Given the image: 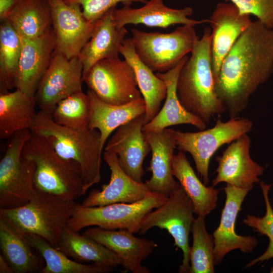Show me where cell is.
I'll return each instance as SVG.
<instances>
[{
    "instance_id": "obj_38",
    "label": "cell",
    "mask_w": 273,
    "mask_h": 273,
    "mask_svg": "<svg viewBox=\"0 0 273 273\" xmlns=\"http://www.w3.org/2000/svg\"><path fill=\"white\" fill-rule=\"evenodd\" d=\"M241 14L253 15L269 28H273V0H230Z\"/></svg>"
},
{
    "instance_id": "obj_13",
    "label": "cell",
    "mask_w": 273,
    "mask_h": 273,
    "mask_svg": "<svg viewBox=\"0 0 273 273\" xmlns=\"http://www.w3.org/2000/svg\"><path fill=\"white\" fill-rule=\"evenodd\" d=\"M48 1L52 12V27L56 39V50L69 59L78 57L90 37L96 22H88L81 6L76 3Z\"/></svg>"
},
{
    "instance_id": "obj_34",
    "label": "cell",
    "mask_w": 273,
    "mask_h": 273,
    "mask_svg": "<svg viewBox=\"0 0 273 273\" xmlns=\"http://www.w3.org/2000/svg\"><path fill=\"white\" fill-rule=\"evenodd\" d=\"M56 123L77 131L88 129L91 105L87 94L77 92L60 101L52 113Z\"/></svg>"
},
{
    "instance_id": "obj_40",
    "label": "cell",
    "mask_w": 273,
    "mask_h": 273,
    "mask_svg": "<svg viewBox=\"0 0 273 273\" xmlns=\"http://www.w3.org/2000/svg\"><path fill=\"white\" fill-rule=\"evenodd\" d=\"M14 271L5 259V258L0 255V273H14Z\"/></svg>"
},
{
    "instance_id": "obj_16",
    "label": "cell",
    "mask_w": 273,
    "mask_h": 273,
    "mask_svg": "<svg viewBox=\"0 0 273 273\" xmlns=\"http://www.w3.org/2000/svg\"><path fill=\"white\" fill-rule=\"evenodd\" d=\"M144 115L120 126L109 139L105 151L115 154L122 169L132 179L143 182V164L151 151L143 131Z\"/></svg>"
},
{
    "instance_id": "obj_7",
    "label": "cell",
    "mask_w": 273,
    "mask_h": 273,
    "mask_svg": "<svg viewBox=\"0 0 273 273\" xmlns=\"http://www.w3.org/2000/svg\"><path fill=\"white\" fill-rule=\"evenodd\" d=\"M194 27L182 25L167 33L132 28L131 39L140 59L153 72L164 73L191 53L199 39Z\"/></svg>"
},
{
    "instance_id": "obj_27",
    "label": "cell",
    "mask_w": 273,
    "mask_h": 273,
    "mask_svg": "<svg viewBox=\"0 0 273 273\" xmlns=\"http://www.w3.org/2000/svg\"><path fill=\"white\" fill-rule=\"evenodd\" d=\"M120 54L132 67L138 87L146 104L144 125L153 119L160 110L165 99L167 88L165 82L139 58L131 38H125L119 49Z\"/></svg>"
},
{
    "instance_id": "obj_6",
    "label": "cell",
    "mask_w": 273,
    "mask_h": 273,
    "mask_svg": "<svg viewBox=\"0 0 273 273\" xmlns=\"http://www.w3.org/2000/svg\"><path fill=\"white\" fill-rule=\"evenodd\" d=\"M168 197L152 192L143 199L131 203H118L101 206L83 207L77 203L67 227L79 232L86 227L95 226L113 230H126L139 233L145 216L163 204Z\"/></svg>"
},
{
    "instance_id": "obj_2",
    "label": "cell",
    "mask_w": 273,
    "mask_h": 273,
    "mask_svg": "<svg viewBox=\"0 0 273 273\" xmlns=\"http://www.w3.org/2000/svg\"><path fill=\"white\" fill-rule=\"evenodd\" d=\"M211 40V29L206 27L181 68L176 82L181 105L207 125L214 116L226 112L215 90Z\"/></svg>"
},
{
    "instance_id": "obj_24",
    "label": "cell",
    "mask_w": 273,
    "mask_h": 273,
    "mask_svg": "<svg viewBox=\"0 0 273 273\" xmlns=\"http://www.w3.org/2000/svg\"><path fill=\"white\" fill-rule=\"evenodd\" d=\"M114 8L96 21L90 37L78 56L83 66V74L98 62L118 56L128 31L125 27L119 28L115 25L113 17Z\"/></svg>"
},
{
    "instance_id": "obj_29",
    "label": "cell",
    "mask_w": 273,
    "mask_h": 273,
    "mask_svg": "<svg viewBox=\"0 0 273 273\" xmlns=\"http://www.w3.org/2000/svg\"><path fill=\"white\" fill-rule=\"evenodd\" d=\"M172 174L191 199L194 213L206 216L215 209L219 190L213 186L207 187L199 179L185 152L179 151L174 155Z\"/></svg>"
},
{
    "instance_id": "obj_9",
    "label": "cell",
    "mask_w": 273,
    "mask_h": 273,
    "mask_svg": "<svg viewBox=\"0 0 273 273\" xmlns=\"http://www.w3.org/2000/svg\"><path fill=\"white\" fill-rule=\"evenodd\" d=\"M252 127V122L244 117L230 118L226 122L218 119L208 129L194 132L174 130V133L177 149L191 154L202 182L207 186L209 166L213 154L221 146L250 131Z\"/></svg>"
},
{
    "instance_id": "obj_30",
    "label": "cell",
    "mask_w": 273,
    "mask_h": 273,
    "mask_svg": "<svg viewBox=\"0 0 273 273\" xmlns=\"http://www.w3.org/2000/svg\"><path fill=\"white\" fill-rule=\"evenodd\" d=\"M35 97L16 89L0 93V138L6 139L21 130L30 129L37 113Z\"/></svg>"
},
{
    "instance_id": "obj_5",
    "label": "cell",
    "mask_w": 273,
    "mask_h": 273,
    "mask_svg": "<svg viewBox=\"0 0 273 273\" xmlns=\"http://www.w3.org/2000/svg\"><path fill=\"white\" fill-rule=\"evenodd\" d=\"M77 203L65 201L35 189L29 201L20 207L0 208V217L25 235H38L56 248Z\"/></svg>"
},
{
    "instance_id": "obj_11",
    "label": "cell",
    "mask_w": 273,
    "mask_h": 273,
    "mask_svg": "<svg viewBox=\"0 0 273 273\" xmlns=\"http://www.w3.org/2000/svg\"><path fill=\"white\" fill-rule=\"evenodd\" d=\"M84 82L102 101L124 105L142 98L133 68L119 56L103 59L83 74Z\"/></svg>"
},
{
    "instance_id": "obj_10",
    "label": "cell",
    "mask_w": 273,
    "mask_h": 273,
    "mask_svg": "<svg viewBox=\"0 0 273 273\" xmlns=\"http://www.w3.org/2000/svg\"><path fill=\"white\" fill-rule=\"evenodd\" d=\"M194 213L192 202L180 186L170 193L164 204L145 216L138 233L145 234L153 227L166 230L173 238L174 245L183 253L178 270L180 273H189V235L194 219Z\"/></svg>"
},
{
    "instance_id": "obj_22",
    "label": "cell",
    "mask_w": 273,
    "mask_h": 273,
    "mask_svg": "<svg viewBox=\"0 0 273 273\" xmlns=\"http://www.w3.org/2000/svg\"><path fill=\"white\" fill-rule=\"evenodd\" d=\"M152 152L150 166L147 170L152 172L151 178L145 184L152 192L168 196L180 185L172 174V159L176 147L174 129L144 132Z\"/></svg>"
},
{
    "instance_id": "obj_20",
    "label": "cell",
    "mask_w": 273,
    "mask_h": 273,
    "mask_svg": "<svg viewBox=\"0 0 273 273\" xmlns=\"http://www.w3.org/2000/svg\"><path fill=\"white\" fill-rule=\"evenodd\" d=\"M103 158L110 169V181L103 185L101 190L90 191L81 206L96 207L118 203H134L152 193L145 183L134 180L122 169L115 154L105 151Z\"/></svg>"
},
{
    "instance_id": "obj_31",
    "label": "cell",
    "mask_w": 273,
    "mask_h": 273,
    "mask_svg": "<svg viewBox=\"0 0 273 273\" xmlns=\"http://www.w3.org/2000/svg\"><path fill=\"white\" fill-rule=\"evenodd\" d=\"M7 20L21 38L38 37L52 27V12L49 2L22 0Z\"/></svg>"
},
{
    "instance_id": "obj_18",
    "label": "cell",
    "mask_w": 273,
    "mask_h": 273,
    "mask_svg": "<svg viewBox=\"0 0 273 273\" xmlns=\"http://www.w3.org/2000/svg\"><path fill=\"white\" fill-rule=\"evenodd\" d=\"M21 42L16 88L35 97L39 82L56 50V36L51 27L38 37L21 38Z\"/></svg>"
},
{
    "instance_id": "obj_37",
    "label": "cell",
    "mask_w": 273,
    "mask_h": 273,
    "mask_svg": "<svg viewBox=\"0 0 273 273\" xmlns=\"http://www.w3.org/2000/svg\"><path fill=\"white\" fill-rule=\"evenodd\" d=\"M79 4L85 19L90 23H95L105 13L115 8L118 3L124 6H130L133 3L146 4L147 0H66Z\"/></svg>"
},
{
    "instance_id": "obj_32",
    "label": "cell",
    "mask_w": 273,
    "mask_h": 273,
    "mask_svg": "<svg viewBox=\"0 0 273 273\" xmlns=\"http://www.w3.org/2000/svg\"><path fill=\"white\" fill-rule=\"evenodd\" d=\"M21 38L11 23L6 20L0 25V92H8L16 87L21 54Z\"/></svg>"
},
{
    "instance_id": "obj_33",
    "label": "cell",
    "mask_w": 273,
    "mask_h": 273,
    "mask_svg": "<svg viewBox=\"0 0 273 273\" xmlns=\"http://www.w3.org/2000/svg\"><path fill=\"white\" fill-rule=\"evenodd\" d=\"M25 236L45 261L41 273H106L114 270L94 263L85 264L78 262L38 235L28 234Z\"/></svg>"
},
{
    "instance_id": "obj_1",
    "label": "cell",
    "mask_w": 273,
    "mask_h": 273,
    "mask_svg": "<svg viewBox=\"0 0 273 273\" xmlns=\"http://www.w3.org/2000/svg\"><path fill=\"white\" fill-rule=\"evenodd\" d=\"M273 74V28L252 21L224 58L214 81L230 118L247 108L252 95Z\"/></svg>"
},
{
    "instance_id": "obj_26",
    "label": "cell",
    "mask_w": 273,
    "mask_h": 273,
    "mask_svg": "<svg viewBox=\"0 0 273 273\" xmlns=\"http://www.w3.org/2000/svg\"><path fill=\"white\" fill-rule=\"evenodd\" d=\"M87 94L91 105L88 128L96 129L100 131L103 148L107 139L114 130L145 114L146 104L143 97L126 104L115 105L102 101L89 89Z\"/></svg>"
},
{
    "instance_id": "obj_36",
    "label": "cell",
    "mask_w": 273,
    "mask_h": 273,
    "mask_svg": "<svg viewBox=\"0 0 273 273\" xmlns=\"http://www.w3.org/2000/svg\"><path fill=\"white\" fill-rule=\"evenodd\" d=\"M260 186L265 204V213L262 217L247 215L243 222L260 235L267 236L269 239V245L260 256L251 260L246 265L247 267L273 258V209L268 196L271 185L261 181Z\"/></svg>"
},
{
    "instance_id": "obj_39",
    "label": "cell",
    "mask_w": 273,
    "mask_h": 273,
    "mask_svg": "<svg viewBox=\"0 0 273 273\" xmlns=\"http://www.w3.org/2000/svg\"><path fill=\"white\" fill-rule=\"evenodd\" d=\"M22 0H0V20H7Z\"/></svg>"
},
{
    "instance_id": "obj_17",
    "label": "cell",
    "mask_w": 273,
    "mask_h": 273,
    "mask_svg": "<svg viewBox=\"0 0 273 273\" xmlns=\"http://www.w3.org/2000/svg\"><path fill=\"white\" fill-rule=\"evenodd\" d=\"M249 14H241L233 3L217 4L210 17L211 56L214 81L222 64L236 40L252 21Z\"/></svg>"
},
{
    "instance_id": "obj_28",
    "label": "cell",
    "mask_w": 273,
    "mask_h": 273,
    "mask_svg": "<svg viewBox=\"0 0 273 273\" xmlns=\"http://www.w3.org/2000/svg\"><path fill=\"white\" fill-rule=\"evenodd\" d=\"M56 248L80 263L91 261L113 269L122 263L114 252L100 243L67 226L63 230Z\"/></svg>"
},
{
    "instance_id": "obj_14",
    "label": "cell",
    "mask_w": 273,
    "mask_h": 273,
    "mask_svg": "<svg viewBox=\"0 0 273 273\" xmlns=\"http://www.w3.org/2000/svg\"><path fill=\"white\" fill-rule=\"evenodd\" d=\"M252 188H240L229 184L224 188L226 199L220 223L213 232L214 262L220 264L230 252L239 249L244 253L252 252L258 243L254 236H241L235 231L236 221L242 204Z\"/></svg>"
},
{
    "instance_id": "obj_25",
    "label": "cell",
    "mask_w": 273,
    "mask_h": 273,
    "mask_svg": "<svg viewBox=\"0 0 273 273\" xmlns=\"http://www.w3.org/2000/svg\"><path fill=\"white\" fill-rule=\"evenodd\" d=\"M1 255L15 273L40 272L45 261L25 235L0 217Z\"/></svg>"
},
{
    "instance_id": "obj_19",
    "label": "cell",
    "mask_w": 273,
    "mask_h": 273,
    "mask_svg": "<svg viewBox=\"0 0 273 273\" xmlns=\"http://www.w3.org/2000/svg\"><path fill=\"white\" fill-rule=\"evenodd\" d=\"M124 229L106 230L96 226L86 230L84 235L100 243L114 252L122 261L123 272L149 273L142 264L157 247L151 239L135 237Z\"/></svg>"
},
{
    "instance_id": "obj_35",
    "label": "cell",
    "mask_w": 273,
    "mask_h": 273,
    "mask_svg": "<svg viewBox=\"0 0 273 273\" xmlns=\"http://www.w3.org/2000/svg\"><path fill=\"white\" fill-rule=\"evenodd\" d=\"M205 216L194 219L191 232L193 244L190 253L189 273H214V240L206 230Z\"/></svg>"
},
{
    "instance_id": "obj_4",
    "label": "cell",
    "mask_w": 273,
    "mask_h": 273,
    "mask_svg": "<svg viewBox=\"0 0 273 273\" xmlns=\"http://www.w3.org/2000/svg\"><path fill=\"white\" fill-rule=\"evenodd\" d=\"M22 156L35 164V189L65 201H74L85 194L79 164L62 158L44 137L31 132Z\"/></svg>"
},
{
    "instance_id": "obj_15",
    "label": "cell",
    "mask_w": 273,
    "mask_h": 273,
    "mask_svg": "<svg viewBox=\"0 0 273 273\" xmlns=\"http://www.w3.org/2000/svg\"><path fill=\"white\" fill-rule=\"evenodd\" d=\"M250 147V138L245 133L232 142L221 156L216 157L217 174L212 186L225 183L240 188H253L260 181L259 177L264 168L251 158Z\"/></svg>"
},
{
    "instance_id": "obj_21",
    "label": "cell",
    "mask_w": 273,
    "mask_h": 273,
    "mask_svg": "<svg viewBox=\"0 0 273 273\" xmlns=\"http://www.w3.org/2000/svg\"><path fill=\"white\" fill-rule=\"evenodd\" d=\"M193 13V9L190 7L175 9L166 6L162 0H149L140 8L130 6L115 8L113 17L115 25L119 28L127 24H144L147 27L164 29L176 24L195 26L209 22L208 20L190 19Z\"/></svg>"
},
{
    "instance_id": "obj_41",
    "label": "cell",
    "mask_w": 273,
    "mask_h": 273,
    "mask_svg": "<svg viewBox=\"0 0 273 273\" xmlns=\"http://www.w3.org/2000/svg\"><path fill=\"white\" fill-rule=\"evenodd\" d=\"M270 272L273 273V265H272V266L270 268Z\"/></svg>"
},
{
    "instance_id": "obj_12",
    "label": "cell",
    "mask_w": 273,
    "mask_h": 273,
    "mask_svg": "<svg viewBox=\"0 0 273 273\" xmlns=\"http://www.w3.org/2000/svg\"><path fill=\"white\" fill-rule=\"evenodd\" d=\"M82 76L78 57L69 59L55 50L35 93L36 105L40 110L52 113L60 101L82 90Z\"/></svg>"
},
{
    "instance_id": "obj_23",
    "label": "cell",
    "mask_w": 273,
    "mask_h": 273,
    "mask_svg": "<svg viewBox=\"0 0 273 273\" xmlns=\"http://www.w3.org/2000/svg\"><path fill=\"white\" fill-rule=\"evenodd\" d=\"M186 56L174 68L156 75L165 83L167 88L165 100L156 116L143 126L144 132L161 130L169 126L179 124H190L202 130L207 124L201 119L188 112L180 104L176 93V82L181 68L188 59Z\"/></svg>"
},
{
    "instance_id": "obj_3",
    "label": "cell",
    "mask_w": 273,
    "mask_h": 273,
    "mask_svg": "<svg viewBox=\"0 0 273 273\" xmlns=\"http://www.w3.org/2000/svg\"><path fill=\"white\" fill-rule=\"evenodd\" d=\"M30 130L44 137L62 158L79 164L85 194L100 181L103 148L98 130L68 128L54 122L52 113L41 110L37 113Z\"/></svg>"
},
{
    "instance_id": "obj_8",
    "label": "cell",
    "mask_w": 273,
    "mask_h": 273,
    "mask_svg": "<svg viewBox=\"0 0 273 273\" xmlns=\"http://www.w3.org/2000/svg\"><path fill=\"white\" fill-rule=\"evenodd\" d=\"M31 133L30 129H25L10 138L0 161V208H14L26 204L35 190V164L22 156Z\"/></svg>"
}]
</instances>
